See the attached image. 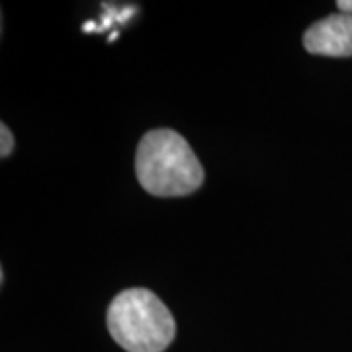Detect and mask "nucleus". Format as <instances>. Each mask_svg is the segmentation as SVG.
Wrapping results in <instances>:
<instances>
[{
  "mask_svg": "<svg viewBox=\"0 0 352 352\" xmlns=\"http://www.w3.org/2000/svg\"><path fill=\"white\" fill-rule=\"evenodd\" d=\"M139 184L153 196H188L204 184V168L188 141L173 129H153L135 155Z\"/></svg>",
  "mask_w": 352,
  "mask_h": 352,
  "instance_id": "1",
  "label": "nucleus"
},
{
  "mask_svg": "<svg viewBox=\"0 0 352 352\" xmlns=\"http://www.w3.org/2000/svg\"><path fill=\"white\" fill-rule=\"evenodd\" d=\"M112 339L127 352H163L176 335V323L157 294L145 288L124 289L108 307Z\"/></svg>",
  "mask_w": 352,
  "mask_h": 352,
  "instance_id": "2",
  "label": "nucleus"
},
{
  "mask_svg": "<svg viewBox=\"0 0 352 352\" xmlns=\"http://www.w3.org/2000/svg\"><path fill=\"white\" fill-rule=\"evenodd\" d=\"M303 47L323 57H352V16L337 12L315 22L303 34Z\"/></svg>",
  "mask_w": 352,
  "mask_h": 352,
  "instance_id": "3",
  "label": "nucleus"
},
{
  "mask_svg": "<svg viewBox=\"0 0 352 352\" xmlns=\"http://www.w3.org/2000/svg\"><path fill=\"white\" fill-rule=\"evenodd\" d=\"M14 149V135L6 124H0V157L6 159Z\"/></svg>",
  "mask_w": 352,
  "mask_h": 352,
  "instance_id": "4",
  "label": "nucleus"
},
{
  "mask_svg": "<svg viewBox=\"0 0 352 352\" xmlns=\"http://www.w3.org/2000/svg\"><path fill=\"white\" fill-rule=\"evenodd\" d=\"M337 8H339V12L351 14L352 16V0H339L337 2Z\"/></svg>",
  "mask_w": 352,
  "mask_h": 352,
  "instance_id": "5",
  "label": "nucleus"
}]
</instances>
